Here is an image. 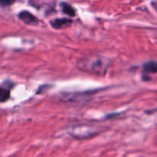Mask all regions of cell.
<instances>
[{
    "instance_id": "cell-1",
    "label": "cell",
    "mask_w": 157,
    "mask_h": 157,
    "mask_svg": "<svg viewBox=\"0 0 157 157\" xmlns=\"http://www.w3.org/2000/svg\"><path fill=\"white\" fill-rule=\"evenodd\" d=\"M78 66L81 70L84 71L97 75H104L108 69L109 62L101 56L90 55L81 58L78 62Z\"/></svg>"
},
{
    "instance_id": "cell-2",
    "label": "cell",
    "mask_w": 157,
    "mask_h": 157,
    "mask_svg": "<svg viewBox=\"0 0 157 157\" xmlns=\"http://www.w3.org/2000/svg\"><path fill=\"white\" fill-rule=\"evenodd\" d=\"M18 18L25 23L26 25H36L38 24V19L36 17L28 11H22L18 14Z\"/></svg>"
},
{
    "instance_id": "cell-3",
    "label": "cell",
    "mask_w": 157,
    "mask_h": 157,
    "mask_svg": "<svg viewBox=\"0 0 157 157\" xmlns=\"http://www.w3.org/2000/svg\"><path fill=\"white\" fill-rule=\"evenodd\" d=\"M71 23L72 21L69 18H57V19L52 21V25L55 29H61L70 26Z\"/></svg>"
},
{
    "instance_id": "cell-4",
    "label": "cell",
    "mask_w": 157,
    "mask_h": 157,
    "mask_svg": "<svg viewBox=\"0 0 157 157\" xmlns=\"http://www.w3.org/2000/svg\"><path fill=\"white\" fill-rule=\"evenodd\" d=\"M144 72L145 74L157 73V61H149L144 64Z\"/></svg>"
},
{
    "instance_id": "cell-5",
    "label": "cell",
    "mask_w": 157,
    "mask_h": 157,
    "mask_svg": "<svg viewBox=\"0 0 157 157\" xmlns=\"http://www.w3.org/2000/svg\"><path fill=\"white\" fill-rule=\"evenodd\" d=\"M61 8H62V11L64 13H65L66 15H67L70 17H74L75 15V10L74 9V8L72 7L71 5H69L68 3L66 2H62L61 4Z\"/></svg>"
},
{
    "instance_id": "cell-6",
    "label": "cell",
    "mask_w": 157,
    "mask_h": 157,
    "mask_svg": "<svg viewBox=\"0 0 157 157\" xmlns=\"http://www.w3.org/2000/svg\"><path fill=\"white\" fill-rule=\"evenodd\" d=\"M10 89L9 87H4V85H2L1 88H0V101L1 103L5 102L7 101L10 96Z\"/></svg>"
},
{
    "instance_id": "cell-7",
    "label": "cell",
    "mask_w": 157,
    "mask_h": 157,
    "mask_svg": "<svg viewBox=\"0 0 157 157\" xmlns=\"http://www.w3.org/2000/svg\"><path fill=\"white\" fill-rule=\"evenodd\" d=\"M15 0H0L2 6H9L13 4Z\"/></svg>"
}]
</instances>
